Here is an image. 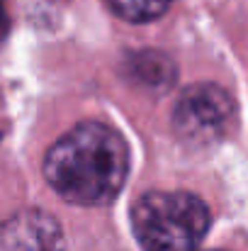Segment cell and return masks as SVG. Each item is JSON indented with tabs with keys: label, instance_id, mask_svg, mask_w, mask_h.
Masks as SVG:
<instances>
[{
	"label": "cell",
	"instance_id": "1",
	"mask_svg": "<svg viewBox=\"0 0 248 251\" xmlns=\"http://www.w3.org/2000/svg\"><path fill=\"white\" fill-rule=\"evenodd\" d=\"M129 173V149L122 134L102 122H81L46 154L44 176L68 202L107 205Z\"/></svg>",
	"mask_w": 248,
	"mask_h": 251
},
{
	"label": "cell",
	"instance_id": "2",
	"mask_svg": "<svg viewBox=\"0 0 248 251\" xmlns=\"http://www.w3.org/2000/svg\"><path fill=\"white\" fill-rule=\"evenodd\" d=\"M132 229L144 251H197L209 229V210L192 193H144L132 207Z\"/></svg>",
	"mask_w": 248,
	"mask_h": 251
},
{
	"label": "cell",
	"instance_id": "3",
	"mask_svg": "<svg viewBox=\"0 0 248 251\" xmlns=\"http://www.w3.org/2000/svg\"><path fill=\"white\" fill-rule=\"evenodd\" d=\"M231 115L234 102L224 88L214 83H195L175 102L173 129L190 147H209L226 134Z\"/></svg>",
	"mask_w": 248,
	"mask_h": 251
},
{
	"label": "cell",
	"instance_id": "4",
	"mask_svg": "<svg viewBox=\"0 0 248 251\" xmlns=\"http://www.w3.org/2000/svg\"><path fill=\"white\" fill-rule=\"evenodd\" d=\"M64 232L44 210H20L0 225V251H64Z\"/></svg>",
	"mask_w": 248,
	"mask_h": 251
},
{
	"label": "cell",
	"instance_id": "5",
	"mask_svg": "<svg viewBox=\"0 0 248 251\" xmlns=\"http://www.w3.org/2000/svg\"><path fill=\"white\" fill-rule=\"evenodd\" d=\"M129 74L134 76V81H139V85H146L151 90H163L175 78L173 61H168L158 51L134 54L129 59Z\"/></svg>",
	"mask_w": 248,
	"mask_h": 251
},
{
	"label": "cell",
	"instance_id": "6",
	"mask_svg": "<svg viewBox=\"0 0 248 251\" xmlns=\"http://www.w3.org/2000/svg\"><path fill=\"white\" fill-rule=\"evenodd\" d=\"M110 10L127 22H151L161 17L175 0H105Z\"/></svg>",
	"mask_w": 248,
	"mask_h": 251
},
{
	"label": "cell",
	"instance_id": "7",
	"mask_svg": "<svg viewBox=\"0 0 248 251\" xmlns=\"http://www.w3.org/2000/svg\"><path fill=\"white\" fill-rule=\"evenodd\" d=\"M7 27H10V15H7V2L0 0V42L5 39L7 34Z\"/></svg>",
	"mask_w": 248,
	"mask_h": 251
}]
</instances>
